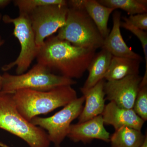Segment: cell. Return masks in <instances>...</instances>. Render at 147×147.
Returning a JSON list of instances; mask_svg holds the SVG:
<instances>
[{"mask_svg":"<svg viewBox=\"0 0 147 147\" xmlns=\"http://www.w3.org/2000/svg\"><path fill=\"white\" fill-rule=\"evenodd\" d=\"M142 61L131 58L113 56L104 79L107 81H115L130 75L139 74Z\"/></svg>","mask_w":147,"mask_h":147,"instance_id":"obj_15","label":"cell"},{"mask_svg":"<svg viewBox=\"0 0 147 147\" xmlns=\"http://www.w3.org/2000/svg\"><path fill=\"white\" fill-rule=\"evenodd\" d=\"M101 116L104 124L112 125L115 130L128 127L141 130L145 123L133 109L121 108L112 101L105 105Z\"/></svg>","mask_w":147,"mask_h":147,"instance_id":"obj_11","label":"cell"},{"mask_svg":"<svg viewBox=\"0 0 147 147\" xmlns=\"http://www.w3.org/2000/svg\"><path fill=\"white\" fill-rule=\"evenodd\" d=\"M4 40L1 42H0V47H1L2 45L4 44ZM2 86V75L0 74V92L1 90Z\"/></svg>","mask_w":147,"mask_h":147,"instance_id":"obj_24","label":"cell"},{"mask_svg":"<svg viewBox=\"0 0 147 147\" xmlns=\"http://www.w3.org/2000/svg\"><path fill=\"white\" fill-rule=\"evenodd\" d=\"M123 20V22H121V27L131 32L138 38L141 42L144 50L146 61V69L144 74L147 75V32L134 27L126 20Z\"/></svg>","mask_w":147,"mask_h":147,"instance_id":"obj_21","label":"cell"},{"mask_svg":"<svg viewBox=\"0 0 147 147\" xmlns=\"http://www.w3.org/2000/svg\"><path fill=\"white\" fill-rule=\"evenodd\" d=\"M14 5L18 7L19 13L28 15L34 9L43 6L49 5H67L65 0H15Z\"/></svg>","mask_w":147,"mask_h":147,"instance_id":"obj_19","label":"cell"},{"mask_svg":"<svg viewBox=\"0 0 147 147\" xmlns=\"http://www.w3.org/2000/svg\"><path fill=\"white\" fill-rule=\"evenodd\" d=\"M121 12L118 10L113 11V28L104 38L101 49L107 50L114 57L143 61L142 57L132 51L125 42L121 32Z\"/></svg>","mask_w":147,"mask_h":147,"instance_id":"obj_12","label":"cell"},{"mask_svg":"<svg viewBox=\"0 0 147 147\" xmlns=\"http://www.w3.org/2000/svg\"><path fill=\"white\" fill-rule=\"evenodd\" d=\"M16 108L21 115L31 122L34 118L64 107L77 98L71 86H61L46 91L30 89L16 91L12 94Z\"/></svg>","mask_w":147,"mask_h":147,"instance_id":"obj_2","label":"cell"},{"mask_svg":"<svg viewBox=\"0 0 147 147\" xmlns=\"http://www.w3.org/2000/svg\"><path fill=\"white\" fill-rule=\"evenodd\" d=\"M2 19L5 24H13V34L21 45V51L17 59L4 65L2 69L7 71L16 66V73L20 75L25 73L30 67L33 61L36 58L39 48L36 43L34 32L28 15L19 13L18 17L13 18L6 14Z\"/></svg>","mask_w":147,"mask_h":147,"instance_id":"obj_6","label":"cell"},{"mask_svg":"<svg viewBox=\"0 0 147 147\" xmlns=\"http://www.w3.org/2000/svg\"><path fill=\"white\" fill-rule=\"evenodd\" d=\"M105 79L89 89L80 88L85 97V105L78 118V123L84 122L101 115L105 107Z\"/></svg>","mask_w":147,"mask_h":147,"instance_id":"obj_13","label":"cell"},{"mask_svg":"<svg viewBox=\"0 0 147 147\" xmlns=\"http://www.w3.org/2000/svg\"><path fill=\"white\" fill-rule=\"evenodd\" d=\"M84 102L83 96L77 98L53 115L46 118L36 117L31 122L47 130L49 140L55 147H61V144L67 137L71 122L79 117L82 113Z\"/></svg>","mask_w":147,"mask_h":147,"instance_id":"obj_7","label":"cell"},{"mask_svg":"<svg viewBox=\"0 0 147 147\" xmlns=\"http://www.w3.org/2000/svg\"><path fill=\"white\" fill-rule=\"evenodd\" d=\"M142 79L139 74H135L107 81L104 84L105 100L114 102L121 108L133 109Z\"/></svg>","mask_w":147,"mask_h":147,"instance_id":"obj_9","label":"cell"},{"mask_svg":"<svg viewBox=\"0 0 147 147\" xmlns=\"http://www.w3.org/2000/svg\"><path fill=\"white\" fill-rule=\"evenodd\" d=\"M102 5L114 9H119L129 15L147 13V0H98Z\"/></svg>","mask_w":147,"mask_h":147,"instance_id":"obj_18","label":"cell"},{"mask_svg":"<svg viewBox=\"0 0 147 147\" xmlns=\"http://www.w3.org/2000/svg\"><path fill=\"white\" fill-rule=\"evenodd\" d=\"M112 57L113 55L105 49H102L100 52L96 53L87 69L89 72L88 78L84 86L80 88L89 89L104 79Z\"/></svg>","mask_w":147,"mask_h":147,"instance_id":"obj_14","label":"cell"},{"mask_svg":"<svg viewBox=\"0 0 147 147\" xmlns=\"http://www.w3.org/2000/svg\"><path fill=\"white\" fill-rule=\"evenodd\" d=\"M68 9L67 5H49L38 7L28 14L38 48L64 26Z\"/></svg>","mask_w":147,"mask_h":147,"instance_id":"obj_8","label":"cell"},{"mask_svg":"<svg viewBox=\"0 0 147 147\" xmlns=\"http://www.w3.org/2000/svg\"><path fill=\"white\" fill-rule=\"evenodd\" d=\"M133 110L145 122L147 120V84L141 82Z\"/></svg>","mask_w":147,"mask_h":147,"instance_id":"obj_20","label":"cell"},{"mask_svg":"<svg viewBox=\"0 0 147 147\" xmlns=\"http://www.w3.org/2000/svg\"><path fill=\"white\" fill-rule=\"evenodd\" d=\"M0 147H10L8 145L6 144H4L2 142H0Z\"/></svg>","mask_w":147,"mask_h":147,"instance_id":"obj_26","label":"cell"},{"mask_svg":"<svg viewBox=\"0 0 147 147\" xmlns=\"http://www.w3.org/2000/svg\"><path fill=\"white\" fill-rule=\"evenodd\" d=\"M104 125L101 115L84 122L71 124L67 137L75 143L88 144L94 139L110 142V133Z\"/></svg>","mask_w":147,"mask_h":147,"instance_id":"obj_10","label":"cell"},{"mask_svg":"<svg viewBox=\"0 0 147 147\" xmlns=\"http://www.w3.org/2000/svg\"><path fill=\"white\" fill-rule=\"evenodd\" d=\"M12 94L0 92V128L21 138L30 147H50L47 132L21 115Z\"/></svg>","mask_w":147,"mask_h":147,"instance_id":"obj_4","label":"cell"},{"mask_svg":"<svg viewBox=\"0 0 147 147\" xmlns=\"http://www.w3.org/2000/svg\"><path fill=\"white\" fill-rule=\"evenodd\" d=\"M2 16L1 14L0 13V20L2 19ZM3 40L2 39L1 37V36H0V42H1L2 41H3Z\"/></svg>","mask_w":147,"mask_h":147,"instance_id":"obj_27","label":"cell"},{"mask_svg":"<svg viewBox=\"0 0 147 147\" xmlns=\"http://www.w3.org/2000/svg\"><path fill=\"white\" fill-rule=\"evenodd\" d=\"M83 5L102 37L104 39L107 37L110 31L108 28V20L115 9L102 5L96 0H83Z\"/></svg>","mask_w":147,"mask_h":147,"instance_id":"obj_16","label":"cell"},{"mask_svg":"<svg viewBox=\"0 0 147 147\" xmlns=\"http://www.w3.org/2000/svg\"><path fill=\"white\" fill-rule=\"evenodd\" d=\"M96 50L72 45L52 35L40 47L36 59L53 73L73 79H79L88 69Z\"/></svg>","mask_w":147,"mask_h":147,"instance_id":"obj_1","label":"cell"},{"mask_svg":"<svg viewBox=\"0 0 147 147\" xmlns=\"http://www.w3.org/2000/svg\"><path fill=\"white\" fill-rule=\"evenodd\" d=\"M11 1L10 0H0V9L5 8L8 5Z\"/></svg>","mask_w":147,"mask_h":147,"instance_id":"obj_23","label":"cell"},{"mask_svg":"<svg viewBox=\"0 0 147 147\" xmlns=\"http://www.w3.org/2000/svg\"><path fill=\"white\" fill-rule=\"evenodd\" d=\"M140 147H147V137H146L144 144Z\"/></svg>","mask_w":147,"mask_h":147,"instance_id":"obj_25","label":"cell"},{"mask_svg":"<svg viewBox=\"0 0 147 147\" xmlns=\"http://www.w3.org/2000/svg\"><path fill=\"white\" fill-rule=\"evenodd\" d=\"M122 19L128 21L129 24L143 30H147V13H139L130 15L128 17H122Z\"/></svg>","mask_w":147,"mask_h":147,"instance_id":"obj_22","label":"cell"},{"mask_svg":"<svg viewBox=\"0 0 147 147\" xmlns=\"http://www.w3.org/2000/svg\"><path fill=\"white\" fill-rule=\"evenodd\" d=\"M2 77L1 92L5 93L13 94L23 89L46 91L61 86H72L77 83L73 79L53 73L38 63L26 73L16 75L5 72Z\"/></svg>","mask_w":147,"mask_h":147,"instance_id":"obj_5","label":"cell"},{"mask_svg":"<svg viewBox=\"0 0 147 147\" xmlns=\"http://www.w3.org/2000/svg\"><path fill=\"white\" fill-rule=\"evenodd\" d=\"M65 24L58 30L57 36L72 45L96 50L101 48L104 38L83 5V0L67 1Z\"/></svg>","mask_w":147,"mask_h":147,"instance_id":"obj_3","label":"cell"},{"mask_svg":"<svg viewBox=\"0 0 147 147\" xmlns=\"http://www.w3.org/2000/svg\"><path fill=\"white\" fill-rule=\"evenodd\" d=\"M147 137V133L144 135L141 130L123 127L110 136V142L111 147H140Z\"/></svg>","mask_w":147,"mask_h":147,"instance_id":"obj_17","label":"cell"}]
</instances>
